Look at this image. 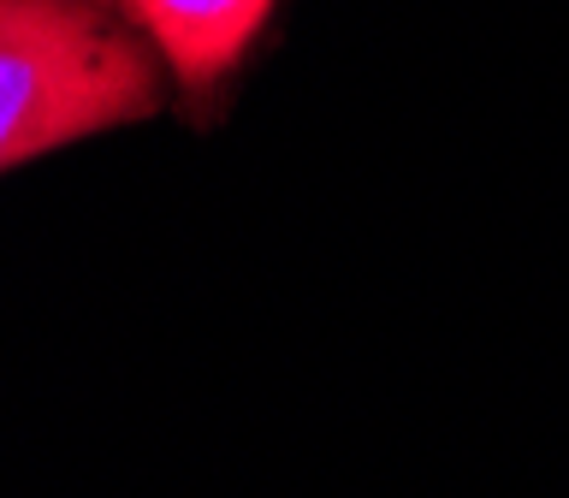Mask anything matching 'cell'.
<instances>
[{"mask_svg": "<svg viewBox=\"0 0 569 498\" xmlns=\"http://www.w3.org/2000/svg\"><path fill=\"white\" fill-rule=\"evenodd\" d=\"M267 7L273 0H124V12L154 36V48L167 53V66L196 96H208L238 66Z\"/></svg>", "mask_w": 569, "mask_h": 498, "instance_id": "2", "label": "cell"}, {"mask_svg": "<svg viewBox=\"0 0 569 498\" xmlns=\"http://www.w3.org/2000/svg\"><path fill=\"white\" fill-rule=\"evenodd\" d=\"M154 107L160 66L113 0H0V172Z\"/></svg>", "mask_w": 569, "mask_h": 498, "instance_id": "1", "label": "cell"}]
</instances>
